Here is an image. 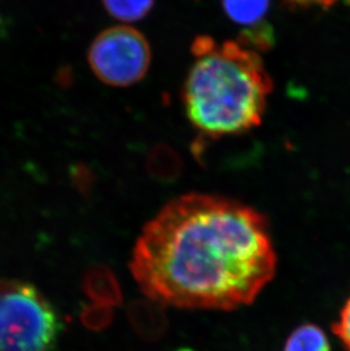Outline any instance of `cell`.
Segmentation results:
<instances>
[{
  "label": "cell",
  "mask_w": 350,
  "mask_h": 351,
  "mask_svg": "<svg viewBox=\"0 0 350 351\" xmlns=\"http://www.w3.org/2000/svg\"><path fill=\"white\" fill-rule=\"evenodd\" d=\"M80 319L91 331H104L109 328L114 319L112 307L102 304H90L83 307Z\"/></svg>",
  "instance_id": "8fae6325"
},
{
  "label": "cell",
  "mask_w": 350,
  "mask_h": 351,
  "mask_svg": "<svg viewBox=\"0 0 350 351\" xmlns=\"http://www.w3.org/2000/svg\"><path fill=\"white\" fill-rule=\"evenodd\" d=\"M268 219L206 193L173 199L142 229L130 269L147 298L185 309L250 305L277 272Z\"/></svg>",
  "instance_id": "6da1fadb"
},
{
  "label": "cell",
  "mask_w": 350,
  "mask_h": 351,
  "mask_svg": "<svg viewBox=\"0 0 350 351\" xmlns=\"http://www.w3.org/2000/svg\"><path fill=\"white\" fill-rule=\"evenodd\" d=\"M181 159L169 147H155L149 154L148 172L159 181H173L181 173Z\"/></svg>",
  "instance_id": "9c48e42d"
},
{
  "label": "cell",
  "mask_w": 350,
  "mask_h": 351,
  "mask_svg": "<svg viewBox=\"0 0 350 351\" xmlns=\"http://www.w3.org/2000/svg\"><path fill=\"white\" fill-rule=\"evenodd\" d=\"M62 323L34 285L0 281V351H51Z\"/></svg>",
  "instance_id": "3957f363"
},
{
  "label": "cell",
  "mask_w": 350,
  "mask_h": 351,
  "mask_svg": "<svg viewBox=\"0 0 350 351\" xmlns=\"http://www.w3.org/2000/svg\"><path fill=\"white\" fill-rule=\"evenodd\" d=\"M271 0H222V7L230 20L242 27L264 23Z\"/></svg>",
  "instance_id": "52a82bcc"
},
{
  "label": "cell",
  "mask_w": 350,
  "mask_h": 351,
  "mask_svg": "<svg viewBox=\"0 0 350 351\" xmlns=\"http://www.w3.org/2000/svg\"><path fill=\"white\" fill-rule=\"evenodd\" d=\"M282 351H331L327 333L313 323H304L291 332Z\"/></svg>",
  "instance_id": "ba28073f"
},
{
  "label": "cell",
  "mask_w": 350,
  "mask_h": 351,
  "mask_svg": "<svg viewBox=\"0 0 350 351\" xmlns=\"http://www.w3.org/2000/svg\"><path fill=\"white\" fill-rule=\"evenodd\" d=\"M82 289L97 304L109 307L122 305V289L119 280L107 266H91L83 275Z\"/></svg>",
  "instance_id": "8992f818"
},
{
  "label": "cell",
  "mask_w": 350,
  "mask_h": 351,
  "mask_svg": "<svg viewBox=\"0 0 350 351\" xmlns=\"http://www.w3.org/2000/svg\"><path fill=\"white\" fill-rule=\"evenodd\" d=\"M195 62L182 99L192 125L211 139L238 136L261 125L273 89L257 51L235 41L197 37Z\"/></svg>",
  "instance_id": "7a4b0ae2"
},
{
  "label": "cell",
  "mask_w": 350,
  "mask_h": 351,
  "mask_svg": "<svg viewBox=\"0 0 350 351\" xmlns=\"http://www.w3.org/2000/svg\"><path fill=\"white\" fill-rule=\"evenodd\" d=\"M339 0H284V3L290 8H310L312 6H320L323 8H329L337 3ZM349 3L350 0H345Z\"/></svg>",
  "instance_id": "5bb4252c"
},
{
  "label": "cell",
  "mask_w": 350,
  "mask_h": 351,
  "mask_svg": "<svg viewBox=\"0 0 350 351\" xmlns=\"http://www.w3.org/2000/svg\"><path fill=\"white\" fill-rule=\"evenodd\" d=\"M155 0H103L107 13L124 23L145 19L152 10Z\"/></svg>",
  "instance_id": "30bf717a"
},
{
  "label": "cell",
  "mask_w": 350,
  "mask_h": 351,
  "mask_svg": "<svg viewBox=\"0 0 350 351\" xmlns=\"http://www.w3.org/2000/svg\"><path fill=\"white\" fill-rule=\"evenodd\" d=\"M176 351H195V350H192V349H190V348H181V349H178V350Z\"/></svg>",
  "instance_id": "9a60e30c"
},
{
  "label": "cell",
  "mask_w": 350,
  "mask_h": 351,
  "mask_svg": "<svg viewBox=\"0 0 350 351\" xmlns=\"http://www.w3.org/2000/svg\"><path fill=\"white\" fill-rule=\"evenodd\" d=\"M332 328L334 335L340 340L345 351H350V295L342 306L339 317Z\"/></svg>",
  "instance_id": "4fadbf2b"
},
{
  "label": "cell",
  "mask_w": 350,
  "mask_h": 351,
  "mask_svg": "<svg viewBox=\"0 0 350 351\" xmlns=\"http://www.w3.org/2000/svg\"><path fill=\"white\" fill-rule=\"evenodd\" d=\"M88 62L102 82L126 88L140 82L152 63L148 40L135 27H108L90 46Z\"/></svg>",
  "instance_id": "277c9868"
},
{
  "label": "cell",
  "mask_w": 350,
  "mask_h": 351,
  "mask_svg": "<svg viewBox=\"0 0 350 351\" xmlns=\"http://www.w3.org/2000/svg\"><path fill=\"white\" fill-rule=\"evenodd\" d=\"M238 43L258 53V50H266L273 46L275 34L268 24L261 23L244 31Z\"/></svg>",
  "instance_id": "7c38bea8"
},
{
  "label": "cell",
  "mask_w": 350,
  "mask_h": 351,
  "mask_svg": "<svg viewBox=\"0 0 350 351\" xmlns=\"http://www.w3.org/2000/svg\"><path fill=\"white\" fill-rule=\"evenodd\" d=\"M126 314L137 335L145 341L155 342L165 335L169 322L162 304L152 299H136L130 302Z\"/></svg>",
  "instance_id": "5b68a950"
}]
</instances>
